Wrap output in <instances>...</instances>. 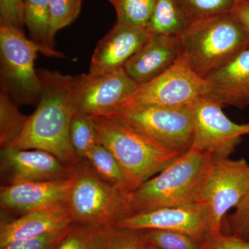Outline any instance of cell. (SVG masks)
<instances>
[{"label":"cell","instance_id":"obj_1","mask_svg":"<svg viewBox=\"0 0 249 249\" xmlns=\"http://www.w3.org/2000/svg\"><path fill=\"white\" fill-rule=\"evenodd\" d=\"M37 74L41 83L37 107L22 133L7 147L44 150L67 164L76 165L82 160L75 154L70 137L76 111L72 101L74 76L47 70H40Z\"/></svg>","mask_w":249,"mask_h":249},{"label":"cell","instance_id":"obj_2","mask_svg":"<svg viewBox=\"0 0 249 249\" xmlns=\"http://www.w3.org/2000/svg\"><path fill=\"white\" fill-rule=\"evenodd\" d=\"M91 117L101 143L119 161L130 192L135 191L181 155L115 118Z\"/></svg>","mask_w":249,"mask_h":249},{"label":"cell","instance_id":"obj_3","mask_svg":"<svg viewBox=\"0 0 249 249\" xmlns=\"http://www.w3.org/2000/svg\"><path fill=\"white\" fill-rule=\"evenodd\" d=\"M211 156L191 149L130 193L134 213L196 202Z\"/></svg>","mask_w":249,"mask_h":249},{"label":"cell","instance_id":"obj_4","mask_svg":"<svg viewBox=\"0 0 249 249\" xmlns=\"http://www.w3.org/2000/svg\"><path fill=\"white\" fill-rule=\"evenodd\" d=\"M180 37L183 55L204 79L249 45V34L230 13L193 23Z\"/></svg>","mask_w":249,"mask_h":249},{"label":"cell","instance_id":"obj_5","mask_svg":"<svg viewBox=\"0 0 249 249\" xmlns=\"http://www.w3.org/2000/svg\"><path fill=\"white\" fill-rule=\"evenodd\" d=\"M130 193L105 181L82 160L76 165L67 206L73 222L113 226L133 214Z\"/></svg>","mask_w":249,"mask_h":249},{"label":"cell","instance_id":"obj_6","mask_svg":"<svg viewBox=\"0 0 249 249\" xmlns=\"http://www.w3.org/2000/svg\"><path fill=\"white\" fill-rule=\"evenodd\" d=\"M193 106L127 105L109 114L180 155L189 151L195 131Z\"/></svg>","mask_w":249,"mask_h":249},{"label":"cell","instance_id":"obj_7","mask_svg":"<svg viewBox=\"0 0 249 249\" xmlns=\"http://www.w3.org/2000/svg\"><path fill=\"white\" fill-rule=\"evenodd\" d=\"M37 52L38 47L22 31L0 25L1 90L16 102L40 99V80L34 68Z\"/></svg>","mask_w":249,"mask_h":249},{"label":"cell","instance_id":"obj_8","mask_svg":"<svg viewBox=\"0 0 249 249\" xmlns=\"http://www.w3.org/2000/svg\"><path fill=\"white\" fill-rule=\"evenodd\" d=\"M249 186V163L242 158L211 157L196 196L209 214L211 237L222 233L228 212L238 204Z\"/></svg>","mask_w":249,"mask_h":249},{"label":"cell","instance_id":"obj_9","mask_svg":"<svg viewBox=\"0 0 249 249\" xmlns=\"http://www.w3.org/2000/svg\"><path fill=\"white\" fill-rule=\"evenodd\" d=\"M138 88L124 68L101 74L74 76L73 107L90 116L109 115L128 105Z\"/></svg>","mask_w":249,"mask_h":249},{"label":"cell","instance_id":"obj_10","mask_svg":"<svg viewBox=\"0 0 249 249\" xmlns=\"http://www.w3.org/2000/svg\"><path fill=\"white\" fill-rule=\"evenodd\" d=\"M208 89L206 80L196 74L183 54L160 76L139 85L128 105L189 107L206 97Z\"/></svg>","mask_w":249,"mask_h":249},{"label":"cell","instance_id":"obj_11","mask_svg":"<svg viewBox=\"0 0 249 249\" xmlns=\"http://www.w3.org/2000/svg\"><path fill=\"white\" fill-rule=\"evenodd\" d=\"M195 131L191 149L215 158H230L249 134V124L230 120L222 106L204 98L193 106Z\"/></svg>","mask_w":249,"mask_h":249},{"label":"cell","instance_id":"obj_12","mask_svg":"<svg viewBox=\"0 0 249 249\" xmlns=\"http://www.w3.org/2000/svg\"><path fill=\"white\" fill-rule=\"evenodd\" d=\"M113 226L134 230L173 231L190 235L202 244L211 237L209 211L199 202L136 213Z\"/></svg>","mask_w":249,"mask_h":249},{"label":"cell","instance_id":"obj_13","mask_svg":"<svg viewBox=\"0 0 249 249\" xmlns=\"http://www.w3.org/2000/svg\"><path fill=\"white\" fill-rule=\"evenodd\" d=\"M0 160L3 185L66 179L71 178L76 165L67 164L44 150L10 147L1 148Z\"/></svg>","mask_w":249,"mask_h":249},{"label":"cell","instance_id":"obj_14","mask_svg":"<svg viewBox=\"0 0 249 249\" xmlns=\"http://www.w3.org/2000/svg\"><path fill=\"white\" fill-rule=\"evenodd\" d=\"M150 36L147 29L116 22L96 46L89 73L101 74L124 68Z\"/></svg>","mask_w":249,"mask_h":249},{"label":"cell","instance_id":"obj_15","mask_svg":"<svg viewBox=\"0 0 249 249\" xmlns=\"http://www.w3.org/2000/svg\"><path fill=\"white\" fill-rule=\"evenodd\" d=\"M206 98L222 107L249 106V45L206 78Z\"/></svg>","mask_w":249,"mask_h":249},{"label":"cell","instance_id":"obj_16","mask_svg":"<svg viewBox=\"0 0 249 249\" xmlns=\"http://www.w3.org/2000/svg\"><path fill=\"white\" fill-rule=\"evenodd\" d=\"M183 54L180 36L152 34L124 69L137 85L155 79L166 71Z\"/></svg>","mask_w":249,"mask_h":249},{"label":"cell","instance_id":"obj_17","mask_svg":"<svg viewBox=\"0 0 249 249\" xmlns=\"http://www.w3.org/2000/svg\"><path fill=\"white\" fill-rule=\"evenodd\" d=\"M73 182V175L66 179L3 185L0 192L1 209L23 214L51 205L67 204Z\"/></svg>","mask_w":249,"mask_h":249},{"label":"cell","instance_id":"obj_18","mask_svg":"<svg viewBox=\"0 0 249 249\" xmlns=\"http://www.w3.org/2000/svg\"><path fill=\"white\" fill-rule=\"evenodd\" d=\"M72 222L67 204L33 210L13 220L1 222L0 248L14 242L43 235Z\"/></svg>","mask_w":249,"mask_h":249},{"label":"cell","instance_id":"obj_19","mask_svg":"<svg viewBox=\"0 0 249 249\" xmlns=\"http://www.w3.org/2000/svg\"><path fill=\"white\" fill-rule=\"evenodd\" d=\"M24 23L30 39L40 53L52 58H63L64 54L55 49V34L50 23L49 0H24Z\"/></svg>","mask_w":249,"mask_h":249},{"label":"cell","instance_id":"obj_20","mask_svg":"<svg viewBox=\"0 0 249 249\" xmlns=\"http://www.w3.org/2000/svg\"><path fill=\"white\" fill-rule=\"evenodd\" d=\"M190 24L178 0H157L147 29L152 34L180 36Z\"/></svg>","mask_w":249,"mask_h":249},{"label":"cell","instance_id":"obj_21","mask_svg":"<svg viewBox=\"0 0 249 249\" xmlns=\"http://www.w3.org/2000/svg\"><path fill=\"white\" fill-rule=\"evenodd\" d=\"M108 226L73 222L53 249H104Z\"/></svg>","mask_w":249,"mask_h":249},{"label":"cell","instance_id":"obj_22","mask_svg":"<svg viewBox=\"0 0 249 249\" xmlns=\"http://www.w3.org/2000/svg\"><path fill=\"white\" fill-rule=\"evenodd\" d=\"M105 181L124 191L130 192L119 161L110 150L102 143L89 150L85 159Z\"/></svg>","mask_w":249,"mask_h":249},{"label":"cell","instance_id":"obj_23","mask_svg":"<svg viewBox=\"0 0 249 249\" xmlns=\"http://www.w3.org/2000/svg\"><path fill=\"white\" fill-rule=\"evenodd\" d=\"M29 116L20 112L17 105L9 95L1 90L0 93V145L7 147L17 138L25 127Z\"/></svg>","mask_w":249,"mask_h":249},{"label":"cell","instance_id":"obj_24","mask_svg":"<svg viewBox=\"0 0 249 249\" xmlns=\"http://www.w3.org/2000/svg\"><path fill=\"white\" fill-rule=\"evenodd\" d=\"M70 141L77 157L85 160L93 147L101 143L91 116L75 111L70 128Z\"/></svg>","mask_w":249,"mask_h":249},{"label":"cell","instance_id":"obj_25","mask_svg":"<svg viewBox=\"0 0 249 249\" xmlns=\"http://www.w3.org/2000/svg\"><path fill=\"white\" fill-rule=\"evenodd\" d=\"M114 6L117 22L147 29L157 0H108Z\"/></svg>","mask_w":249,"mask_h":249},{"label":"cell","instance_id":"obj_26","mask_svg":"<svg viewBox=\"0 0 249 249\" xmlns=\"http://www.w3.org/2000/svg\"><path fill=\"white\" fill-rule=\"evenodd\" d=\"M190 24L230 13L237 0H178Z\"/></svg>","mask_w":249,"mask_h":249},{"label":"cell","instance_id":"obj_27","mask_svg":"<svg viewBox=\"0 0 249 249\" xmlns=\"http://www.w3.org/2000/svg\"><path fill=\"white\" fill-rule=\"evenodd\" d=\"M147 244L160 249H204V244L182 232L160 229L141 230Z\"/></svg>","mask_w":249,"mask_h":249},{"label":"cell","instance_id":"obj_28","mask_svg":"<svg viewBox=\"0 0 249 249\" xmlns=\"http://www.w3.org/2000/svg\"><path fill=\"white\" fill-rule=\"evenodd\" d=\"M51 27L54 34L76 20L82 7V0H49Z\"/></svg>","mask_w":249,"mask_h":249},{"label":"cell","instance_id":"obj_29","mask_svg":"<svg viewBox=\"0 0 249 249\" xmlns=\"http://www.w3.org/2000/svg\"><path fill=\"white\" fill-rule=\"evenodd\" d=\"M142 231L108 226L104 249H142Z\"/></svg>","mask_w":249,"mask_h":249},{"label":"cell","instance_id":"obj_30","mask_svg":"<svg viewBox=\"0 0 249 249\" xmlns=\"http://www.w3.org/2000/svg\"><path fill=\"white\" fill-rule=\"evenodd\" d=\"M227 233L249 240V186L235 211L224 218ZM223 221V222H224Z\"/></svg>","mask_w":249,"mask_h":249},{"label":"cell","instance_id":"obj_31","mask_svg":"<svg viewBox=\"0 0 249 249\" xmlns=\"http://www.w3.org/2000/svg\"><path fill=\"white\" fill-rule=\"evenodd\" d=\"M71 224L43 235L12 242L0 249H53L66 234Z\"/></svg>","mask_w":249,"mask_h":249},{"label":"cell","instance_id":"obj_32","mask_svg":"<svg viewBox=\"0 0 249 249\" xmlns=\"http://www.w3.org/2000/svg\"><path fill=\"white\" fill-rule=\"evenodd\" d=\"M0 25L23 31L25 25L24 0H0Z\"/></svg>","mask_w":249,"mask_h":249},{"label":"cell","instance_id":"obj_33","mask_svg":"<svg viewBox=\"0 0 249 249\" xmlns=\"http://www.w3.org/2000/svg\"><path fill=\"white\" fill-rule=\"evenodd\" d=\"M204 249H249V240L222 232L210 237L204 244Z\"/></svg>","mask_w":249,"mask_h":249},{"label":"cell","instance_id":"obj_34","mask_svg":"<svg viewBox=\"0 0 249 249\" xmlns=\"http://www.w3.org/2000/svg\"><path fill=\"white\" fill-rule=\"evenodd\" d=\"M230 14L249 35V0H237Z\"/></svg>","mask_w":249,"mask_h":249},{"label":"cell","instance_id":"obj_35","mask_svg":"<svg viewBox=\"0 0 249 249\" xmlns=\"http://www.w3.org/2000/svg\"><path fill=\"white\" fill-rule=\"evenodd\" d=\"M142 249H160V248H157V247H155V246L150 245V244H147L145 242L144 243L143 247H142Z\"/></svg>","mask_w":249,"mask_h":249}]
</instances>
